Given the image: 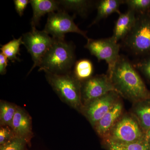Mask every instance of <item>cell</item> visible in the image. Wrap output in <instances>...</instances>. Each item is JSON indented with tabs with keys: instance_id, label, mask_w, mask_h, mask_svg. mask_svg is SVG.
Masks as SVG:
<instances>
[{
	"instance_id": "6da1fadb",
	"label": "cell",
	"mask_w": 150,
	"mask_h": 150,
	"mask_svg": "<svg viewBox=\"0 0 150 150\" xmlns=\"http://www.w3.org/2000/svg\"><path fill=\"white\" fill-rule=\"evenodd\" d=\"M111 80L119 95L135 103L150 98V91L126 57L120 56L110 74Z\"/></svg>"
},
{
	"instance_id": "7a4b0ae2",
	"label": "cell",
	"mask_w": 150,
	"mask_h": 150,
	"mask_svg": "<svg viewBox=\"0 0 150 150\" xmlns=\"http://www.w3.org/2000/svg\"><path fill=\"white\" fill-rule=\"evenodd\" d=\"M74 47L65 39H54L38 67L39 71L57 74L69 73L75 64Z\"/></svg>"
},
{
	"instance_id": "3957f363",
	"label": "cell",
	"mask_w": 150,
	"mask_h": 150,
	"mask_svg": "<svg viewBox=\"0 0 150 150\" xmlns=\"http://www.w3.org/2000/svg\"><path fill=\"white\" fill-rule=\"evenodd\" d=\"M46 80L63 102L79 112L83 105L82 100L81 83L69 73L57 74L46 73Z\"/></svg>"
},
{
	"instance_id": "277c9868",
	"label": "cell",
	"mask_w": 150,
	"mask_h": 150,
	"mask_svg": "<svg viewBox=\"0 0 150 150\" xmlns=\"http://www.w3.org/2000/svg\"><path fill=\"white\" fill-rule=\"evenodd\" d=\"M146 137L136 118L130 112L123 114L102 142L128 143Z\"/></svg>"
},
{
	"instance_id": "5b68a950",
	"label": "cell",
	"mask_w": 150,
	"mask_h": 150,
	"mask_svg": "<svg viewBox=\"0 0 150 150\" xmlns=\"http://www.w3.org/2000/svg\"><path fill=\"white\" fill-rule=\"evenodd\" d=\"M123 40L136 55H150V14L137 16L134 27Z\"/></svg>"
},
{
	"instance_id": "8992f818",
	"label": "cell",
	"mask_w": 150,
	"mask_h": 150,
	"mask_svg": "<svg viewBox=\"0 0 150 150\" xmlns=\"http://www.w3.org/2000/svg\"><path fill=\"white\" fill-rule=\"evenodd\" d=\"M75 16H70L65 11L48 14L47 23L43 30L56 39H65V35L69 33H74L83 36L87 39L86 32L80 29L74 21Z\"/></svg>"
},
{
	"instance_id": "52a82bcc",
	"label": "cell",
	"mask_w": 150,
	"mask_h": 150,
	"mask_svg": "<svg viewBox=\"0 0 150 150\" xmlns=\"http://www.w3.org/2000/svg\"><path fill=\"white\" fill-rule=\"evenodd\" d=\"M22 36L23 45L31 55L33 62L29 74L34 68L39 66L42 58L54 43V38L44 30L40 31L36 28H32L31 31Z\"/></svg>"
},
{
	"instance_id": "ba28073f",
	"label": "cell",
	"mask_w": 150,
	"mask_h": 150,
	"mask_svg": "<svg viewBox=\"0 0 150 150\" xmlns=\"http://www.w3.org/2000/svg\"><path fill=\"white\" fill-rule=\"evenodd\" d=\"M84 47L98 62L105 61L108 65L107 75L110 74L120 57L119 43L111 37L98 39L88 38Z\"/></svg>"
},
{
	"instance_id": "9c48e42d",
	"label": "cell",
	"mask_w": 150,
	"mask_h": 150,
	"mask_svg": "<svg viewBox=\"0 0 150 150\" xmlns=\"http://www.w3.org/2000/svg\"><path fill=\"white\" fill-rule=\"evenodd\" d=\"M112 91L119 94L107 75L93 76L81 83L82 100L83 105Z\"/></svg>"
},
{
	"instance_id": "30bf717a",
	"label": "cell",
	"mask_w": 150,
	"mask_h": 150,
	"mask_svg": "<svg viewBox=\"0 0 150 150\" xmlns=\"http://www.w3.org/2000/svg\"><path fill=\"white\" fill-rule=\"evenodd\" d=\"M119 96L116 92H110L84 105L81 112L93 127L118 102Z\"/></svg>"
},
{
	"instance_id": "8fae6325",
	"label": "cell",
	"mask_w": 150,
	"mask_h": 150,
	"mask_svg": "<svg viewBox=\"0 0 150 150\" xmlns=\"http://www.w3.org/2000/svg\"><path fill=\"white\" fill-rule=\"evenodd\" d=\"M11 128L17 137L22 138L29 144L32 139V119L24 108L18 106Z\"/></svg>"
},
{
	"instance_id": "7c38bea8",
	"label": "cell",
	"mask_w": 150,
	"mask_h": 150,
	"mask_svg": "<svg viewBox=\"0 0 150 150\" xmlns=\"http://www.w3.org/2000/svg\"><path fill=\"white\" fill-rule=\"evenodd\" d=\"M123 105L118 100L115 105L93 126L100 138L103 139L109 133L113 126L123 115Z\"/></svg>"
},
{
	"instance_id": "4fadbf2b",
	"label": "cell",
	"mask_w": 150,
	"mask_h": 150,
	"mask_svg": "<svg viewBox=\"0 0 150 150\" xmlns=\"http://www.w3.org/2000/svg\"><path fill=\"white\" fill-rule=\"evenodd\" d=\"M115 23L111 38L115 42L123 40L131 31L137 20L136 13L131 10L119 15Z\"/></svg>"
},
{
	"instance_id": "5bb4252c",
	"label": "cell",
	"mask_w": 150,
	"mask_h": 150,
	"mask_svg": "<svg viewBox=\"0 0 150 150\" xmlns=\"http://www.w3.org/2000/svg\"><path fill=\"white\" fill-rule=\"evenodd\" d=\"M29 3L32 8L33 14L31 18L32 28H36L41 17L47 13L59 10V1L54 0H30Z\"/></svg>"
},
{
	"instance_id": "9a60e30c",
	"label": "cell",
	"mask_w": 150,
	"mask_h": 150,
	"mask_svg": "<svg viewBox=\"0 0 150 150\" xmlns=\"http://www.w3.org/2000/svg\"><path fill=\"white\" fill-rule=\"evenodd\" d=\"M130 113L147 134L150 129V98L134 103Z\"/></svg>"
},
{
	"instance_id": "2e32d148",
	"label": "cell",
	"mask_w": 150,
	"mask_h": 150,
	"mask_svg": "<svg viewBox=\"0 0 150 150\" xmlns=\"http://www.w3.org/2000/svg\"><path fill=\"white\" fill-rule=\"evenodd\" d=\"M124 4L122 0H101L96 4L97 13L94 20L90 25V26L96 24L103 19L106 18L113 13H121L120 7Z\"/></svg>"
},
{
	"instance_id": "e0dca14e",
	"label": "cell",
	"mask_w": 150,
	"mask_h": 150,
	"mask_svg": "<svg viewBox=\"0 0 150 150\" xmlns=\"http://www.w3.org/2000/svg\"><path fill=\"white\" fill-rule=\"evenodd\" d=\"M103 147L107 150H149L147 137L137 142L128 143L102 142Z\"/></svg>"
},
{
	"instance_id": "ac0fdd59",
	"label": "cell",
	"mask_w": 150,
	"mask_h": 150,
	"mask_svg": "<svg viewBox=\"0 0 150 150\" xmlns=\"http://www.w3.org/2000/svg\"><path fill=\"white\" fill-rule=\"evenodd\" d=\"M92 62L88 59H82L75 63L74 76L80 81L83 82L92 77L93 73Z\"/></svg>"
},
{
	"instance_id": "d6986e66",
	"label": "cell",
	"mask_w": 150,
	"mask_h": 150,
	"mask_svg": "<svg viewBox=\"0 0 150 150\" xmlns=\"http://www.w3.org/2000/svg\"><path fill=\"white\" fill-rule=\"evenodd\" d=\"M60 6L73 11L81 16H85L93 5L92 1L86 0H62L59 1Z\"/></svg>"
},
{
	"instance_id": "ffe728a7",
	"label": "cell",
	"mask_w": 150,
	"mask_h": 150,
	"mask_svg": "<svg viewBox=\"0 0 150 150\" xmlns=\"http://www.w3.org/2000/svg\"><path fill=\"white\" fill-rule=\"evenodd\" d=\"M18 105L5 100L0 101V126L11 127Z\"/></svg>"
},
{
	"instance_id": "44dd1931",
	"label": "cell",
	"mask_w": 150,
	"mask_h": 150,
	"mask_svg": "<svg viewBox=\"0 0 150 150\" xmlns=\"http://www.w3.org/2000/svg\"><path fill=\"white\" fill-rule=\"evenodd\" d=\"M21 44H23V36H21L18 39L14 38L8 43L1 46V53L7 57L8 60L13 62L21 60L18 58L17 55H20V47Z\"/></svg>"
},
{
	"instance_id": "7402d4cb",
	"label": "cell",
	"mask_w": 150,
	"mask_h": 150,
	"mask_svg": "<svg viewBox=\"0 0 150 150\" xmlns=\"http://www.w3.org/2000/svg\"><path fill=\"white\" fill-rule=\"evenodd\" d=\"M129 9L139 15L150 14V0H126L124 1Z\"/></svg>"
},
{
	"instance_id": "603a6c76",
	"label": "cell",
	"mask_w": 150,
	"mask_h": 150,
	"mask_svg": "<svg viewBox=\"0 0 150 150\" xmlns=\"http://www.w3.org/2000/svg\"><path fill=\"white\" fill-rule=\"evenodd\" d=\"M27 144V141L24 139L16 137L7 143L0 145V150H25Z\"/></svg>"
},
{
	"instance_id": "cb8c5ba5",
	"label": "cell",
	"mask_w": 150,
	"mask_h": 150,
	"mask_svg": "<svg viewBox=\"0 0 150 150\" xmlns=\"http://www.w3.org/2000/svg\"><path fill=\"white\" fill-rule=\"evenodd\" d=\"M16 137L11 127L8 126H1L0 127V145L4 144Z\"/></svg>"
},
{
	"instance_id": "d4e9b609",
	"label": "cell",
	"mask_w": 150,
	"mask_h": 150,
	"mask_svg": "<svg viewBox=\"0 0 150 150\" xmlns=\"http://www.w3.org/2000/svg\"><path fill=\"white\" fill-rule=\"evenodd\" d=\"M133 66L144 73L150 80V55L135 63Z\"/></svg>"
},
{
	"instance_id": "484cf974",
	"label": "cell",
	"mask_w": 150,
	"mask_h": 150,
	"mask_svg": "<svg viewBox=\"0 0 150 150\" xmlns=\"http://www.w3.org/2000/svg\"><path fill=\"white\" fill-rule=\"evenodd\" d=\"M15 8L17 13L20 16H22L25 10L29 3L28 0H14L13 1Z\"/></svg>"
},
{
	"instance_id": "4316f807",
	"label": "cell",
	"mask_w": 150,
	"mask_h": 150,
	"mask_svg": "<svg viewBox=\"0 0 150 150\" xmlns=\"http://www.w3.org/2000/svg\"><path fill=\"white\" fill-rule=\"evenodd\" d=\"M8 59L1 52L0 53V74L1 75H5L6 73V67L8 65Z\"/></svg>"
},
{
	"instance_id": "83f0119b",
	"label": "cell",
	"mask_w": 150,
	"mask_h": 150,
	"mask_svg": "<svg viewBox=\"0 0 150 150\" xmlns=\"http://www.w3.org/2000/svg\"><path fill=\"white\" fill-rule=\"evenodd\" d=\"M147 137V139L148 142H149V150H150V129L148 131L147 134H146Z\"/></svg>"
}]
</instances>
